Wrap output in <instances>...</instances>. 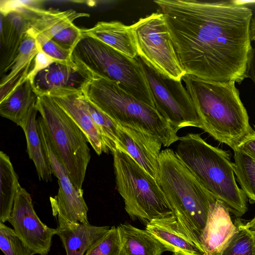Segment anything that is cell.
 Segmentation results:
<instances>
[{
  "instance_id": "26",
  "label": "cell",
  "mask_w": 255,
  "mask_h": 255,
  "mask_svg": "<svg viewBox=\"0 0 255 255\" xmlns=\"http://www.w3.org/2000/svg\"><path fill=\"white\" fill-rule=\"evenodd\" d=\"M39 50L35 38L26 34L15 57L3 71L4 74L8 71V73L1 78L0 86L6 83L27 65L31 63Z\"/></svg>"
},
{
  "instance_id": "10",
  "label": "cell",
  "mask_w": 255,
  "mask_h": 255,
  "mask_svg": "<svg viewBox=\"0 0 255 255\" xmlns=\"http://www.w3.org/2000/svg\"><path fill=\"white\" fill-rule=\"evenodd\" d=\"M138 56L169 78L181 81L185 74L179 62L162 12H154L131 25Z\"/></svg>"
},
{
  "instance_id": "11",
  "label": "cell",
  "mask_w": 255,
  "mask_h": 255,
  "mask_svg": "<svg viewBox=\"0 0 255 255\" xmlns=\"http://www.w3.org/2000/svg\"><path fill=\"white\" fill-rule=\"evenodd\" d=\"M38 132L44 151L52 170L58 179V194L50 197L52 213H58L74 223L90 225L88 219V206L83 190H78L73 183L57 151L51 142L41 117L37 119Z\"/></svg>"
},
{
  "instance_id": "35",
  "label": "cell",
  "mask_w": 255,
  "mask_h": 255,
  "mask_svg": "<svg viewBox=\"0 0 255 255\" xmlns=\"http://www.w3.org/2000/svg\"><path fill=\"white\" fill-rule=\"evenodd\" d=\"M255 160V130L247 136L236 148Z\"/></svg>"
},
{
  "instance_id": "12",
  "label": "cell",
  "mask_w": 255,
  "mask_h": 255,
  "mask_svg": "<svg viewBox=\"0 0 255 255\" xmlns=\"http://www.w3.org/2000/svg\"><path fill=\"white\" fill-rule=\"evenodd\" d=\"M8 221L16 235L36 254L47 255L57 229L48 227L37 215L30 195L19 186Z\"/></svg>"
},
{
  "instance_id": "14",
  "label": "cell",
  "mask_w": 255,
  "mask_h": 255,
  "mask_svg": "<svg viewBox=\"0 0 255 255\" xmlns=\"http://www.w3.org/2000/svg\"><path fill=\"white\" fill-rule=\"evenodd\" d=\"M119 149L128 153L157 181L161 141L153 136L119 124Z\"/></svg>"
},
{
  "instance_id": "5",
  "label": "cell",
  "mask_w": 255,
  "mask_h": 255,
  "mask_svg": "<svg viewBox=\"0 0 255 255\" xmlns=\"http://www.w3.org/2000/svg\"><path fill=\"white\" fill-rule=\"evenodd\" d=\"M84 97L118 124L158 139L164 146L178 141L179 137L155 108L136 99L115 82L91 78L83 85Z\"/></svg>"
},
{
  "instance_id": "7",
  "label": "cell",
  "mask_w": 255,
  "mask_h": 255,
  "mask_svg": "<svg viewBox=\"0 0 255 255\" xmlns=\"http://www.w3.org/2000/svg\"><path fill=\"white\" fill-rule=\"evenodd\" d=\"M117 190L131 220L144 225L173 214L158 181L127 152H113Z\"/></svg>"
},
{
  "instance_id": "22",
  "label": "cell",
  "mask_w": 255,
  "mask_h": 255,
  "mask_svg": "<svg viewBox=\"0 0 255 255\" xmlns=\"http://www.w3.org/2000/svg\"><path fill=\"white\" fill-rule=\"evenodd\" d=\"M38 111L35 107L30 112L25 127L22 129L26 137L27 152L35 165L40 181L52 180V170L45 154L38 132L37 119Z\"/></svg>"
},
{
  "instance_id": "25",
  "label": "cell",
  "mask_w": 255,
  "mask_h": 255,
  "mask_svg": "<svg viewBox=\"0 0 255 255\" xmlns=\"http://www.w3.org/2000/svg\"><path fill=\"white\" fill-rule=\"evenodd\" d=\"M84 101L109 151L120 148L119 124L97 108L83 96Z\"/></svg>"
},
{
  "instance_id": "37",
  "label": "cell",
  "mask_w": 255,
  "mask_h": 255,
  "mask_svg": "<svg viewBox=\"0 0 255 255\" xmlns=\"http://www.w3.org/2000/svg\"><path fill=\"white\" fill-rule=\"evenodd\" d=\"M250 35L252 41H255V16L253 17L250 26Z\"/></svg>"
},
{
  "instance_id": "6",
  "label": "cell",
  "mask_w": 255,
  "mask_h": 255,
  "mask_svg": "<svg viewBox=\"0 0 255 255\" xmlns=\"http://www.w3.org/2000/svg\"><path fill=\"white\" fill-rule=\"evenodd\" d=\"M76 67L91 78H103L117 83L124 91L155 108L142 66L132 58L101 41L84 36L72 52Z\"/></svg>"
},
{
  "instance_id": "16",
  "label": "cell",
  "mask_w": 255,
  "mask_h": 255,
  "mask_svg": "<svg viewBox=\"0 0 255 255\" xmlns=\"http://www.w3.org/2000/svg\"><path fill=\"white\" fill-rule=\"evenodd\" d=\"M145 227V230L172 255H203L173 214L153 219Z\"/></svg>"
},
{
  "instance_id": "3",
  "label": "cell",
  "mask_w": 255,
  "mask_h": 255,
  "mask_svg": "<svg viewBox=\"0 0 255 255\" xmlns=\"http://www.w3.org/2000/svg\"><path fill=\"white\" fill-rule=\"evenodd\" d=\"M158 182L180 225L204 254L200 238L215 198L171 149L161 151Z\"/></svg>"
},
{
  "instance_id": "33",
  "label": "cell",
  "mask_w": 255,
  "mask_h": 255,
  "mask_svg": "<svg viewBox=\"0 0 255 255\" xmlns=\"http://www.w3.org/2000/svg\"><path fill=\"white\" fill-rule=\"evenodd\" d=\"M43 0H1L0 2V14L5 15L8 13L18 10L25 7H41Z\"/></svg>"
},
{
  "instance_id": "13",
  "label": "cell",
  "mask_w": 255,
  "mask_h": 255,
  "mask_svg": "<svg viewBox=\"0 0 255 255\" xmlns=\"http://www.w3.org/2000/svg\"><path fill=\"white\" fill-rule=\"evenodd\" d=\"M90 79L76 66L55 62L39 72L32 83L37 96H54L83 93V86Z\"/></svg>"
},
{
  "instance_id": "34",
  "label": "cell",
  "mask_w": 255,
  "mask_h": 255,
  "mask_svg": "<svg viewBox=\"0 0 255 255\" xmlns=\"http://www.w3.org/2000/svg\"><path fill=\"white\" fill-rule=\"evenodd\" d=\"M57 62L55 60L40 50L34 58L27 78L31 81L40 71L46 68L52 63Z\"/></svg>"
},
{
  "instance_id": "32",
  "label": "cell",
  "mask_w": 255,
  "mask_h": 255,
  "mask_svg": "<svg viewBox=\"0 0 255 255\" xmlns=\"http://www.w3.org/2000/svg\"><path fill=\"white\" fill-rule=\"evenodd\" d=\"M32 64V62L27 65L6 83L0 86V102L4 100L26 80Z\"/></svg>"
},
{
  "instance_id": "23",
  "label": "cell",
  "mask_w": 255,
  "mask_h": 255,
  "mask_svg": "<svg viewBox=\"0 0 255 255\" xmlns=\"http://www.w3.org/2000/svg\"><path fill=\"white\" fill-rule=\"evenodd\" d=\"M0 222L4 223L9 218L20 186L18 177L9 156L0 152Z\"/></svg>"
},
{
  "instance_id": "24",
  "label": "cell",
  "mask_w": 255,
  "mask_h": 255,
  "mask_svg": "<svg viewBox=\"0 0 255 255\" xmlns=\"http://www.w3.org/2000/svg\"><path fill=\"white\" fill-rule=\"evenodd\" d=\"M233 150L235 175L250 202L255 203V160L238 148Z\"/></svg>"
},
{
  "instance_id": "1",
  "label": "cell",
  "mask_w": 255,
  "mask_h": 255,
  "mask_svg": "<svg viewBox=\"0 0 255 255\" xmlns=\"http://www.w3.org/2000/svg\"><path fill=\"white\" fill-rule=\"evenodd\" d=\"M164 16L185 74L241 83L253 48L252 10L236 1L154 0Z\"/></svg>"
},
{
  "instance_id": "9",
  "label": "cell",
  "mask_w": 255,
  "mask_h": 255,
  "mask_svg": "<svg viewBox=\"0 0 255 255\" xmlns=\"http://www.w3.org/2000/svg\"><path fill=\"white\" fill-rule=\"evenodd\" d=\"M145 76L155 108L177 132L185 127L202 128L196 107L181 81L163 74L140 56L136 57Z\"/></svg>"
},
{
  "instance_id": "30",
  "label": "cell",
  "mask_w": 255,
  "mask_h": 255,
  "mask_svg": "<svg viewBox=\"0 0 255 255\" xmlns=\"http://www.w3.org/2000/svg\"><path fill=\"white\" fill-rule=\"evenodd\" d=\"M83 36L81 29L73 23L56 34L52 40L72 52Z\"/></svg>"
},
{
  "instance_id": "38",
  "label": "cell",
  "mask_w": 255,
  "mask_h": 255,
  "mask_svg": "<svg viewBox=\"0 0 255 255\" xmlns=\"http://www.w3.org/2000/svg\"><path fill=\"white\" fill-rule=\"evenodd\" d=\"M246 227L250 231H255V217L245 224Z\"/></svg>"
},
{
  "instance_id": "2",
  "label": "cell",
  "mask_w": 255,
  "mask_h": 255,
  "mask_svg": "<svg viewBox=\"0 0 255 255\" xmlns=\"http://www.w3.org/2000/svg\"><path fill=\"white\" fill-rule=\"evenodd\" d=\"M197 109L202 130L233 150L253 129L235 82H216L185 74L182 78Z\"/></svg>"
},
{
  "instance_id": "20",
  "label": "cell",
  "mask_w": 255,
  "mask_h": 255,
  "mask_svg": "<svg viewBox=\"0 0 255 255\" xmlns=\"http://www.w3.org/2000/svg\"><path fill=\"white\" fill-rule=\"evenodd\" d=\"M38 96L32 81L28 78L4 100L0 102V114L22 129L31 111L35 107Z\"/></svg>"
},
{
  "instance_id": "28",
  "label": "cell",
  "mask_w": 255,
  "mask_h": 255,
  "mask_svg": "<svg viewBox=\"0 0 255 255\" xmlns=\"http://www.w3.org/2000/svg\"><path fill=\"white\" fill-rule=\"evenodd\" d=\"M121 248L119 229L113 226L89 248L85 255H120Z\"/></svg>"
},
{
  "instance_id": "27",
  "label": "cell",
  "mask_w": 255,
  "mask_h": 255,
  "mask_svg": "<svg viewBox=\"0 0 255 255\" xmlns=\"http://www.w3.org/2000/svg\"><path fill=\"white\" fill-rule=\"evenodd\" d=\"M235 224L237 231L219 255H253V240L250 231L240 220Z\"/></svg>"
},
{
  "instance_id": "8",
  "label": "cell",
  "mask_w": 255,
  "mask_h": 255,
  "mask_svg": "<svg viewBox=\"0 0 255 255\" xmlns=\"http://www.w3.org/2000/svg\"><path fill=\"white\" fill-rule=\"evenodd\" d=\"M35 108L73 183L82 190L91 158L86 136L50 96H38Z\"/></svg>"
},
{
  "instance_id": "4",
  "label": "cell",
  "mask_w": 255,
  "mask_h": 255,
  "mask_svg": "<svg viewBox=\"0 0 255 255\" xmlns=\"http://www.w3.org/2000/svg\"><path fill=\"white\" fill-rule=\"evenodd\" d=\"M178 141L175 154L205 188L230 213L237 217L244 215L247 197L236 182L228 152L209 144L198 133H188Z\"/></svg>"
},
{
  "instance_id": "29",
  "label": "cell",
  "mask_w": 255,
  "mask_h": 255,
  "mask_svg": "<svg viewBox=\"0 0 255 255\" xmlns=\"http://www.w3.org/2000/svg\"><path fill=\"white\" fill-rule=\"evenodd\" d=\"M0 249L5 255H34L13 229L0 222Z\"/></svg>"
},
{
  "instance_id": "18",
  "label": "cell",
  "mask_w": 255,
  "mask_h": 255,
  "mask_svg": "<svg viewBox=\"0 0 255 255\" xmlns=\"http://www.w3.org/2000/svg\"><path fill=\"white\" fill-rule=\"evenodd\" d=\"M83 132L96 153H109L84 101L83 93L51 96Z\"/></svg>"
},
{
  "instance_id": "31",
  "label": "cell",
  "mask_w": 255,
  "mask_h": 255,
  "mask_svg": "<svg viewBox=\"0 0 255 255\" xmlns=\"http://www.w3.org/2000/svg\"><path fill=\"white\" fill-rule=\"evenodd\" d=\"M40 50L58 63L72 67L76 66L72 60V51L63 47L52 39L45 43Z\"/></svg>"
},
{
  "instance_id": "15",
  "label": "cell",
  "mask_w": 255,
  "mask_h": 255,
  "mask_svg": "<svg viewBox=\"0 0 255 255\" xmlns=\"http://www.w3.org/2000/svg\"><path fill=\"white\" fill-rule=\"evenodd\" d=\"M237 231V227L224 204L216 200L211 206L200 238L203 255H219Z\"/></svg>"
},
{
  "instance_id": "19",
  "label": "cell",
  "mask_w": 255,
  "mask_h": 255,
  "mask_svg": "<svg viewBox=\"0 0 255 255\" xmlns=\"http://www.w3.org/2000/svg\"><path fill=\"white\" fill-rule=\"evenodd\" d=\"M83 36L96 38L132 58L138 56L131 25L119 21H99L90 28L81 29Z\"/></svg>"
},
{
  "instance_id": "21",
  "label": "cell",
  "mask_w": 255,
  "mask_h": 255,
  "mask_svg": "<svg viewBox=\"0 0 255 255\" xmlns=\"http://www.w3.org/2000/svg\"><path fill=\"white\" fill-rule=\"evenodd\" d=\"M118 228L122 243L120 255H162L166 251L146 230L138 229L128 223L120 224Z\"/></svg>"
},
{
  "instance_id": "17",
  "label": "cell",
  "mask_w": 255,
  "mask_h": 255,
  "mask_svg": "<svg viewBox=\"0 0 255 255\" xmlns=\"http://www.w3.org/2000/svg\"><path fill=\"white\" fill-rule=\"evenodd\" d=\"M53 215L57 219V235L62 242L66 255H85L89 248L111 228L74 223L58 213Z\"/></svg>"
},
{
  "instance_id": "36",
  "label": "cell",
  "mask_w": 255,
  "mask_h": 255,
  "mask_svg": "<svg viewBox=\"0 0 255 255\" xmlns=\"http://www.w3.org/2000/svg\"><path fill=\"white\" fill-rule=\"evenodd\" d=\"M247 78H251L255 84V48L253 49L247 67Z\"/></svg>"
}]
</instances>
